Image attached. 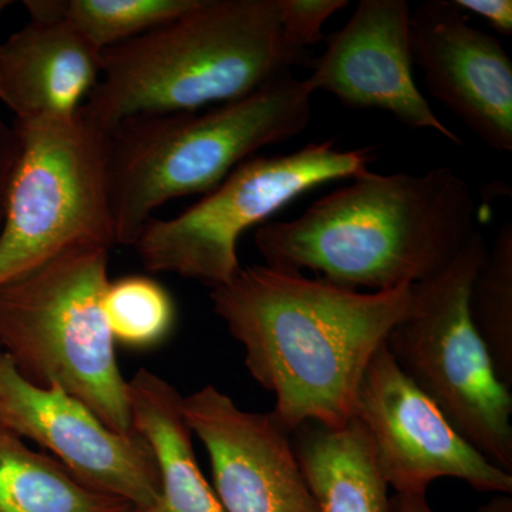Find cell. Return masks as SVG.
I'll list each match as a JSON object with an SVG mask.
<instances>
[{
    "instance_id": "5",
    "label": "cell",
    "mask_w": 512,
    "mask_h": 512,
    "mask_svg": "<svg viewBox=\"0 0 512 512\" xmlns=\"http://www.w3.org/2000/svg\"><path fill=\"white\" fill-rule=\"evenodd\" d=\"M110 249L80 245L0 286V343L20 375L57 386L133 433L127 380L103 312Z\"/></svg>"
},
{
    "instance_id": "7",
    "label": "cell",
    "mask_w": 512,
    "mask_h": 512,
    "mask_svg": "<svg viewBox=\"0 0 512 512\" xmlns=\"http://www.w3.org/2000/svg\"><path fill=\"white\" fill-rule=\"evenodd\" d=\"M22 153L0 235V286L80 245H116L109 131L82 110L13 121Z\"/></svg>"
},
{
    "instance_id": "14",
    "label": "cell",
    "mask_w": 512,
    "mask_h": 512,
    "mask_svg": "<svg viewBox=\"0 0 512 512\" xmlns=\"http://www.w3.org/2000/svg\"><path fill=\"white\" fill-rule=\"evenodd\" d=\"M103 73V52L64 20L30 19L0 43V103L16 121L66 119Z\"/></svg>"
},
{
    "instance_id": "2",
    "label": "cell",
    "mask_w": 512,
    "mask_h": 512,
    "mask_svg": "<svg viewBox=\"0 0 512 512\" xmlns=\"http://www.w3.org/2000/svg\"><path fill=\"white\" fill-rule=\"evenodd\" d=\"M350 180L295 220L256 229L266 266L309 269L352 291H394L439 275L477 232L473 192L450 167Z\"/></svg>"
},
{
    "instance_id": "17",
    "label": "cell",
    "mask_w": 512,
    "mask_h": 512,
    "mask_svg": "<svg viewBox=\"0 0 512 512\" xmlns=\"http://www.w3.org/2000/svg\"><path fill=\"white\" fill-rule=\"evenodd\" d=\"M0 512H136L133 505L92 490L56 458L30 450L0 426Z\"/></svg>"
},
{
    "instance_id": "19",
    "label": "cell",
    "mask_w": 512,
    "mask_h": 512,
    "mask_svg": "<svg viewBox=\"0 0 512 512\" xmlns=\"http://www.w3.org/2000/svg\"><path fill=\"white\" fill-rule=\"evenodd\" d=\"M474 328L493 362L495 375L512 386V224L505 222L481 264L468 295Z\"/></svg>"
},
{
    "instance_id": "11",
    "label": "cell",
    "mask_w": 512,
    "mask_h": 512,
    "mask_svg": "<svg viewBox=\"0 0 512 512\" xmlns=\"http://www.w3.org/2000/svg\"><path fill=\"white\" fill-rule=\"evenodd\" d=\"M183 410L210 457L225 512H319L292 433L274 413L242 410L212 384L185 396Z\"/></svg>"
},
{
    "instance_id": "22",
    "label": "cell",
    "mask_w": 512,
    "mask_h": 512,
    "mask_svg": "<svg viewBox=\"0 0 512 512\" xmlns=\"http://www.w3.org/2000/svg\"><path fill=\"white\" fill-rule=\"evenodd\" d=\"M22 153V140L15 124L8 123L0 114V235L5 227L10 192Z\"/></svg>"
},
{
    "instance_id": "9",
    "label": "cell",
    "mask_w": 512,
    "mask_h": 512,
    "mask_svg": "<svg viewBox=\"0 0 512 512\" xmlns=\"http://www.w3.org/2000/svg\"><path fill=\"white\" fill-rule=\"evenodd\" d=\"M352 417L365 427L377 470L396 494L426 493L439 478H456L480 493H512V476L453 429L399 369L386 342L363 373Z\"/></svg>"
},
{
    "instance_id": "3",
    "label": "cell",
    "mask_w": 512,
    "mask_h": 512,
    "mask_svg": "<svg viewBox=\"0 0 512 512\" xmlns=\"http://www.w3.org/2000/svg\"><path fill=\"white\" fill-rule=\"evenodd\" d=\"M311 64L286 43L279 0H200L146 35L104 50L100 82L82 113L113 133L131 117L242 99Z\"/></svg>"
},
{
    "instance_id": "18",
    "label": "cell",
    "mask_w": 512,
    "mask_h": 512,
    "mask_svg": "<svg viewBox=\"0 0 512 512\" xmlns=\"http://www.w3.org/2000/svg\"><path fill=\"white\" fill-rule=\"evenodd\" d=\"M200 0H26L30 19L64 20L104 52L194 8Z\"/></svg>"
},
{
    "instance_id": "10",
    "label": "cell",
    "mask_w": 512,
    "mask_h": 512,
    "mask_svg": "<svg viewBox=\"0 0 512 512\" xmlns=\"http://www.w3.org/2000/svg\"><path fill=\"white\" fill-rule=\"evenodd\" d=\"M0 426L40 444L80 483L143 511L160 497V478L147 441L110 429L57 386L28 382L0 353Z\"/></svg>"
},
{
    "instance_id": "23",
    "label": "cell",
    "mask_w": 512,
    "mask_h": 512,
    "mask_svg": "<svg viewBox=\"0 0 512 512\" xmlns=\"http://www.w3.org/2000/svg\"><path fill=\"white\" fill-rule=\"evenodd\" d=\"M454 5L463 12L473 13L484 19L488 25L501 35L512 33L511 0H454Z\"/></svg>"
},
{
    "instance_id": "25",
    "label": "cell",
    "mask_w": 512,
    "mask_h": 512,
    "mask_svg": "<svg viewBox=\"0 0 512 512\" xmlns=\"http://www.w3.org/2000/svg\"><path fill=\"white\" fill-rule=\"evenodd\" d=\"M478 512H512L511 494H495Z\"/></svg>"
},
{
    "instance_id": "1",
    "label": "cell",
    "mask_w": 512,
    "mask_h": 512,
    "mask_svg": "<svg viewBox=\"0 0 512 512\" xmlns=\"http://www.w3.org/2000/svg\"><path fill=\"white\" fill-rule=\"evenodd\" d=\"M416 301L417 285L359 292L266 265L241 268L211 292L214 312L244 348L249 375L274 394L272 413L291 433L352 419L370 359Z\"/></svg>"
},
{
    "instance_id": "24",
    "label": "cell",
    "mask_w": 512,
    "mask_h": 512,
    "mask_svg": "<svg viewBox=\"0 0 512 512\" xmlns=\"http://www.w3.org/2000/svg\"><path fill=\"white\" fill-rule=\"evenodd\" d=\"M397 512H434L427 503L426 493H402L393 497Z\"/></svg>"
},
{
    "instance_id": "21",
    "label": "cell",
    "mask_w": 512,
    "mask_h": 512,
    "mask_svg": "<svg viewBox=\"0 0 512 512\" xmlns=\"http://www.w3.org/2000/svg\"><path fill=\"white\" fill-rule=\"evenodd\" d=\"M349 5L346 0H279V19L286 43L298 52L323 40V25Z\"/></svg>"
},
{
    "instance_id": "16",
    "label": "cell",
    "mask_w": 512,
    "mask_h": 512,
    "mask_svg": "<svg viewBox=\"0 0 512 512\" xmlns=\"http://www.w3.org/2000/svg\"><path fill=\"white\" fill-rule=\"evenodd\" d=\"M292 433L296 458L319 512H397L359 420L352 417L336 429L305 423Z\"/></svg>"
},
{
    "instance_id": "26",
    "label": "cell",
    "mask_w": 512,
    "mask_h": 512,
    "mask_svg": "<svg viewBox=\"0 0 512 512\" xmlns=\"http://www.w3.org/2000/svg\"><path fill=\"white\" fill-rule=\"evenodd\" d=\"M10 5H12L10 0H0V13H2L3 10L8 9Z\"/></svg>"
},
{
    "instance_id": "8",
    "label": "cell",
    "mask_w": 512,
    "mask_h": 512,
    "mask_svg": "<svg viewBox=\"0 0 512 512\" xmlns=\"http://www.w3.org/2000/svg\"><path fill=\"white\" fill-rule=\"evenodd\" d=\"M373 148L340 150L320 141L285 156H255L177 217L151 218L136 244L147 271L174 274L211 289L238 272V241L305 192L369 170Z\"/></svg>"
},
{
    "instance_id": "4",
    "label": "cell",
    "mask_w": 512,
    "mask_h": 512,
    "mask_svg": "<svg viewBox=\"0 0 512 512\" xmlns=\"http://www.w3.org/2000/svg\"><path fill=\"white\" fill-rule=\"evenodd\" d=\"M312 96L306 80L291 72L229 103L120 123L109 154L116 245L134 247L161 205L208 194L262 148L303 133Z\"/></svg>"
},
{
    "instance_id": "20",
    "label": "cell",
    "mask_w": 512,
    "mask_h": 512,
    "mask_svg": "<svg viewBox=\"0 0 512 512\" xmlns=\"http://www.w3.org/2000/svg\"><path fill=\"white\" fill-rule=\"evenodd\" d=\"M103 312L114 342L133 349L160 345L175 323V305L167 289L146 276L109 282Z\"/></svg>"
},
{
    "instance_id": "15",
    "label": "cell",
    "mask_w": 512,
    "mask_h": 512,
    "mask_svg": "<svg viewBox=\"0 0 512 512\" xmlns=\"http://www.w3.org/2000/svg\"><path fill=\"white\" fill-rule=\"evenodd\" d=\"M127 386L133 429L153 451L160 478L157 503L137 512H225L198 466L184 396L144 367L127 380Z\"/></svg>"
},
{
    "instance_id": "12",
    "label": "cell",
    "mask_w": 512,
    "mask_h": 512,
    "mask_svg": "<svg viewBox=\"0 0 512 512\" xmlns=\"http://www.w3.org/2000/svg\"><path fill=\"white\" fill-rule=\"evenodd\" d=\"M410 16L406 0H362L313 60L306 83L313 93L332 94L353 109L384 111L460 146L461 138L437 117L414 80Z\"/></svg>"
},
{
    "instance_id": "13",
    "label": "cell",
    "mask_w": 512,
    "mask_h": 512,
    "mask_svg": "<svg viewBox=\"0 0 512 512\" xmlns=\"http://www.w3.org/2000/svg\"><path fill=\"white\" fill-rule=\"evenodd\" d=\"M410 42L431 94L487 146L512 153V63L498 39L434 0L412 12Z\"/></svg>"
},
{
    "instance_id": "6",
    "label": "cell",
    "mask_w": 512,
    "mask_h": 512,
    "mask_svg": "<svg viewBox=\"0 0 512 512\" xmlns=\"http://www.w3.org/2000/svg\"><path fill=\"white\" fill-rule=\"evenodd\" d=\"M480 231L439 275L417 285L413 311L397 322L386 348L453 429L512 476V396L474 328L468 295L487 256Z\"/></svg>"
}]
</instances>
